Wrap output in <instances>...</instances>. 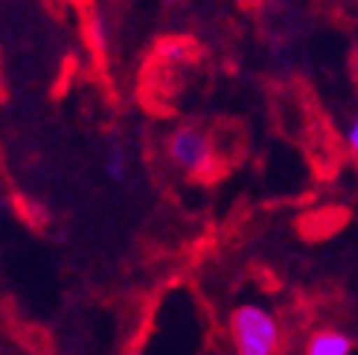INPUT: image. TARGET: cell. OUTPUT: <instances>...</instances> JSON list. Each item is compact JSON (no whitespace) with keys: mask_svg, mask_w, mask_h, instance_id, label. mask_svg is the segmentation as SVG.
<instances>
[{"mask_svg":"<svg viewBox=\"0 0 358 355\" xmlns=\"http://www.w3.org/2000/svg\"><path fill=\"white\" fill-rule=\"evenodd\" d=\"M227 335L234 355H277L282 329L277 314L262 303H239L227 317Z\"/></svg>","mask_w":358,"mask_h":355,"instance_id":"1","label":"cell"},{"mask_svg":"<svg viewBox=\"0 0 358 355\" xmlns=\"http://www.w3.org/2000/svg\"><path fill=\"white\" fill-rule=\"evenodd\" d=\"M164 152L169 157V164L178 172L189 175V178L213 175V172H216V164H219L213 137L201 126H195V122H181V126H175L166 134Z\"/></svg>","mask_w":358,"mask_h":355,"instance_id":"2","label":"cell"},{"mask_svg":"<svg viewBox=\"0 0 358 355\" xmlns=\"http://www.w3.org/2000/svg\"><path fill=\"white\" fill-rule=\"evenodd\" d=\"M352 338L341 329H317L306 341V355H350Z\"/></svg>","mask_w":358,"mask_h":355,"instance_id":"3","label":"cell"},{"mask_svg":"<svg viewBox=\"0 0 358 355\" xmlns=\"http://www.w3.org/2000/svg\"><path fill=\"white\" fill-rule=\"evenodd\" d=\"M102 169H105V175H108L114 184H122L125 178H129V152L114 143L108 149V154L102 157Z\"/></svg>","mask_w":358,"mask_h":355,"instance_id":"4","label":"cell"},{"mask_svg":"<svg viewBox=\"0 0 358 355\" xmlns=\"http://www.w3.org/2000/svg\"><path fill=\"white\" fill-rule=\"evenodd\" d=\"M344 143H347V152L352 154V161L358 164V108H355V114L350 117L347 129H344Z\"/></svg>","mask_w":358,"mask_h":355,"instance_id":"5","label":"cell"},{"mask_svg":"<svg viewBox=\"0 0 358 355\" xmlns=\"http://www.w3.org/2000/svg\"><path fill=\"white\" fill-rule=\"evenodd\" d=\"M352 73H355V79H358V44H355V50H352Z\"/></svg>","mask_w":358,"mask_h":355,"instance_id":"6","label":"cell"}]
</instances>
